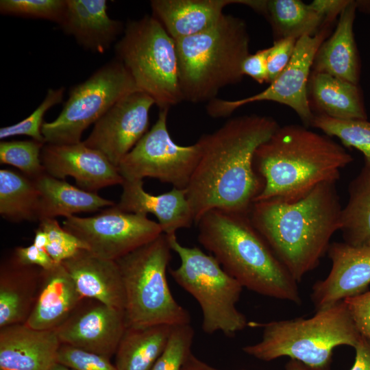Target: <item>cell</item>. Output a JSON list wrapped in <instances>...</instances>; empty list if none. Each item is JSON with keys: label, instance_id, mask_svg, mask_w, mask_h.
Masks as SVG:
<instances>
[{"label": "cell", "instance_id": "obj_1", "mask_svg": "<svg viewBox=\"0 0 370 370\" xmlns=\"http://www.w3.org/2000/svg\"><path fill=\"white\" fill-rule=\"evenodd\" d=\"M279 126L271 117L245 115L200 137L201 157L186 188L195 223L214 209L249 214L264 186L255 152Z\"/></svg>", "mask_w": 370, "mask_h": 370}, {"label": "cell", "instance_id": "obj_2", "mask_svg": "<svg viewBox=\"0 0 370 370\" xmlns=\"http://www.w3.org/2000/svg\"><path fill=\"white\" fill-rule=\"evenodd\" d=\"M336 183H322L295 202L256 201L249 212L254 227L297 282L319 265L340 230Z\"/></svg>", "mask_w": 370, "mask_h": 370}, {"label": "cell", "instance_id": "obj_3", "mask_svg": "<svg viewBox=\"0 0 370 370\" xmlns=\"http://www.w3.org/2000/svg\"><path fill=\"white\" fill-rule=\"evenodd\" d=\"M353 161L330 136L304 125L279 126L256 149L254 166L264 186L255 201L295 202L324 182H336Z\"/></svg>", "mask_w": 370, "mask_h": 370}, {"label": "cell", "instance_id": "obj_4", "mask_svg": "<svg viewBox=\"0 0 370 370\" xmlns=\"http://www.w3.org/2000/svg\"><path fill=\"white\" fill-rule=\"evenodd\" d=\"M196 224L199 243L243 288L301 303L297 281L254 227L249 214L214 209Z\"/></svg>", "mask_w": 370, "mask_h": 370}, {"label": "cell", "instance_id": "obj_5", "mask_svg": "<svg viewBox=\"0 0 370 370\" xmlns=\"http://www.w3.org/2000/svg\"><path fill=\"white\" fill-rule=\"evenodd\" d=\"M175 41L183 101H210L242 80V64L250 54L244 20L223 14L210 28Z\"/></svg>", "mask_w": 370, "mask_h": 370}, {"label": "cell", "instance_id": "obj_6", "mask_svg": "<svg viewBox=\"0 0 370 370\" xmlns=\"http://www.w3.org/2000/svg\"><path fill=\"white\" fill-rule=\"evenodd\" d=\"M261 340L243 347L256 359L269 362L287 356L301 362L308 370H329L335 347H354L362 335L345 301L317 310L314 316L259 324Z\"/></svg>", "mask_w": 370, "mask_h": 370}, {"label": "cell", "instance_id": "obj_7", "mask_svg": "<svg viewBox=\"0 0 370 370\" xmlns=\"http://www.w3.org/2000/svg\"><path fill=\"white\" fill-rule=\"evenodd\" d=\"M171 250L162 233L115 260L125 294L126 327L190 324L189 312L175 299L168 284Z\"/></svg>", "mask_w": 370, "mask_h": 370}, {"label": "cell", "instance_id": "obj_8", "mask_svg": "<svg viewBox=\"0 0 370 370\" xmlns=\"http://www.w3.org/2000/svg\"><path fill=\"white\" fill-rule=\"evenodd\" d=\"M114 51L138 89L149 95L160 110L183 101L175 41L156 17L146 15L128 21Z\"/></svg>", "mask_w": 370, "mask_h": 370}, {"label": "cell", "instance_id": "obj_9", "mask_svg": "<svg viewBox=\"0 0 370 370\" xmlns=\"http://www.w3.org/2000/svg\"><path fill=\"white\" fill-rule=\"evenodd\" d=\"M180 264L170 269L174 280L198 302L202 312V330L208 334L222 332L233 337L249 324L236 308L243 286L229 275L212 255L197 247L182 245L176 234L166 235Z\"/></svg>", "mask_w": 370, "mask_h": 370}, {"label": "cell", "instance_id": "obj_10", "mask_svg": "<svg viewBox=\"0 0 370 370\" xmlns=\"http://www.w3.org/2000/svg\"><path fill=\"white\" fill-rule=\"evenodd\" d=\"M140 91L132 77L116 58L107 62L84 82L73 86L60 114L44 122L46 143L75 144L90 125L95 124L125 95Z\"/></svg>", "mask_w": 370, "mask_h": 370}, {"label": "cell", "instance_id": "obj_11", "mask_svg": "<svg viewBox=\"0 0 370 370\" xmlns=\"http://www.w3.org/2000/svg\"><path fill=\"white\" fill-rule=\"evenodd\" d=\"M169 110H160L158 119L121 160L117 169L124 180L151 177L173 187L186 189L197 165L201 148L197 141L182 146L167 129Z\"/></svg>", "mask_w": 370, "mask_h": 370}, {"label": "cell", "instance_id": "obj_12", "mask_svg": "<svg viewBox=\"0 0 370 370\" xmlns=\"http://www.w3.org/2000/svg\"><path fill=\"white\" fill-rule=\"evenodd\" d=\"M332 24L326 23L313 36L299 38L291 61L281 74L264 90L238 100L215 98L210 101L206 112L212 118L227 117L240 107L258 101H273L292 108L306 127L311 126L314 114L308 98V84L316 53L330 36Z\"/></svg>", "mask_w": 370, "mask_h": 370}, {"label": "cell", "instance_id": "obj_13", "mask_svg": "<svg viewBox=\"0 0 370 370\" xmlns=\"http://www.w3.org/2000/svg\"><path fill=\"white\" fill-rule=\"evenodd\" d=\"M63 228L79 238L92 254L116 260L152 241L162 230L147 215L124 212L116 204L88 217L71 216Z\"/></svg>", "mask_w": 370, "mask_h": 370}, {"label": "cell", "instance_id": "obj_14", "mask_svg": "<svg viewBox=\"0 0 370 370\" xmlns=\"http://www.w3.org/2000/svg\"><path fill=\"white\" fill-rule=\"evenodd\" d=\"M154 100L142 91L131 92L110 108L95 124L86 146L103 153L117 167L147 132Z\"/></svg>", "mask_w": 370, "mask_h": 370}, {"label": "cell", "instance_id": "obj_15", "mask_svg": "<svg viewBox=\"0 0 370 370\" xmlns=\"http://www.w3.org/2000/svg\"><path fill=\"white\" fill-rule=\"evenodd\" d=\"M125 328V310L84 298L55 331L62 344L111 358Z\"/></svg>", "mask_w": 370, "mask_h": 370}, {"label": "cell", "instance_id": "obj_16", "mask_svg": "<svg viewBox=\"0 0 370 370\" xmlns=\"http://www.w3.org/2000/svg\"><path fill=\"white\" fill-rule=\"evenodd\" d=\"M40 158L47 174L63 180L72 177L77 187L88 192L121 185L124 181L116 166L82 141L75 144L45 143Z\"/></svg>", "mask_w": 370, "mask_h": 370}, {"label": "cell", "instance_id": "obj_17", "mask_svg": "<svg viewBox=\"0 0 370 370\" xmlns=\"http://www.w3.org/2000/svg\"><path fill=\"white\" fill-rule=\"evenodd\" d=\"M327 253L332 262L331 270L324 280L314 284L310 295L316 310L361 294L370 284V246L334 242L330 243Z\"/></svg>", "mask_w": 370, "mask_h": 370}, {"label": "cell", "instance_id": "obj_18", "mask_svg": "<svg viewBox=\"0 0 370 370\" xmlns=\"http://www.w3.org/2000/svg\"><path fill=\"white\" fill-rule=\"evenodd\" d=\"M61 342L55 330L25 323L0 328V370H49L57 362Z\"/></svg>", "mask_w": 370, "mask_h": 370}, {"label": "cell", "instance_id": "obj_19", "mask_svg": "<svg viewBox=\"0 0 370 370\" xmlns=\"http://www.w3.org/2000/svg\"><path fill=\"white\" fill-rule=\"evenodd\" d=\"M121 186L116 206L127 212L155 215L164 234H174L195 223L186 189L173 187L169 192L152 195L144 190L143 180H124Z\"/></svg>", "mask_w": 370, "mask_h": 370}, {"label": "cell", "instance_id": "obj_20", "mask_svg": "<svg viewBox=\"0 0 370 370\" xmlns=\"http://www.w3.org/2000/svg\"><path fill=\"white\" fill-rule=\"evenodd\" d=\"M66 1V11L59 26L84 49L103 53L124 31L121 21L109 16L106 0Z\"/></svg>", "mask_w": 370, "mask_h": 370}, {"label": "cell", "instance_id": "obj_21", "mask_svg": "<svg viewBox=\"0 0 370 370\" xmlns=\"http://www.w3.org/2000/svg\"><path fill=\"white\" fill-rule=\"evenodd\" d=\"M61 264L84 298L125 310V290L115 260L101 258L82 249Z\"/></svg>", "mask_w": 370, "mask_h": 370}, {"label": "cell", "instance_id": "obj_22", "mask_svg": "<svg viewBox=\"0 0 370 370\" xmlns=\"http://www.w3.org/2000/svg\"><path fill=\"white\" fill-rule=\"evenodd\" d=\"M83 299L62 264L42 269L36 300L25 324L36 330H55Z\"/></svg>", "mask_w": 370, "mask_h": 370}, {"label": "cell", "instance_id": "obj_23", "mask_svg": "<svg viewBox=\"0 0 370 370\" xmlns=\"http://www.w3.org/2000/svg\"><path fill=\"white\" fill-rule=\"evenodd\" d=\"M357 1H352L339 16L334 33L319 47L312 72L329 74L358 84L360 63L354 34Z\"/></svg>", "mask_w": 370, "mask_h": 370}, {"label": "cell", "instance_id": "obj_24", "mask_svg": "<svg viewBox=\"0 0 370 370\" xmlns=\"http://www.w3.org/2000/svg\"><path fill=\"white\" fill-rule=\"evenodd\" d=\"M244 0H152L153 16L175 40L201 33L212 27L230 4Z\"/></svg>", "mask_w": 370, "mask_h": 370}, {"label": "cell", "instance_id": "obj_25", "mask_svg": "<svg viewBox=\"0 0 370 370\" xmlns=\"http://www.w3.org/2000/svg\"><path fill=\"white\" fill-rule=\"evenodd\" d=\"M42 269L10 256L0 267V328L25 323L37 295Z\"/></svg>", "mask_w": 370, "mask_h": 370}, {"label": "cell", "instance_id": "obj_26", "mask_svg": "<svg viewBox=\"0 0 370 370\" xmlns=\"http://www.w3.org/2000/svg\"><path fill=\"white\" fill-rule=\"evenodd\" d=\"M308 98L314 114L336 119H367L362 91L354 84L329 74L311 72Z\"/></svg>", "mask_w": 370, "mask_h": 370}, {"label": "cell", "instance_id": "obj_27", "mask_svg": "<svg viewBox=\"0 0 370 370\" xmlns=\"http://www.w3.org/2000/svg\"><path fill=\"white\" fill-rule=\"evenodd\" d=\"M39 191V221L41 219L65 218L82 212H92L116 204L45 173L33 180Z\"/></svg>", "mask_w": 370, "mask_h": 370}, {"label": "cell", "instance_id": "obj_28", "mask_svg": "<svg viewBox=\"0 0 370 370\" xmlns=\"http://www.w3.org/2000/svg\"><path fill=\"white\" fill-rule=\"evenodd\" d=\"M245 5L267 18L274 40L313 36L325 24L309 4L300 0H245Z\"/></svg>", "mask_w": 370, "mask_h": 370}, {"label": "cell", "instance_id": "obj_29", "mask_svg": "<svg viewBox=\"0 0 370 370\" xmlns=\"http://www.w3.org/2000/svg\"><path fill=\"white\" fill-rule=\"evenodd\" d=\"M173 327H126L114 354L117 370H151L165 349Z\"/></svg>", "mask_w": 370, "mask_h": 370}, {"label": "cell", "instance_id": "obj_30", "mask_svg": "<svg viewBox=\"0 0 370 370\" xmlns=\"http://www.w3.org/2000/svg\"><path fill=\"white\" fill-rule=\"evenodd\" d=\"M349 198L342 208L340 230L344 242L370 246V164L365 163L348 187Z\"/></svg>", "mask_w": 370, "mask_h": 370}, {"label": "cell", "instance_id": "obj_31", "mask_svg": "<svg viewBox=\"0 0 370 370\" xmlns=\"http://www.w3.org/2000/svg\"><path fill=\"white\" fill-rule=\"evenodd\" d=\"M40 194L33 180L11 169L0 170V214L19 223L39 221Z\"/></svg>", "mask_w": 370, "mask_h": 370}, {"label": "cell", "instance_id": "obj_32", "mask_svg": "<svg viewBox=\"0 0 370 370\" xmlns=\"http://www.w3.org/2000/svg\"><path fill=\"white\" fill-rule=\"evenodd\" d=\"M312 127L321 130L328 136L338 138L343 145L362 153L365 162L370 164V122L362 119H336L314 114Z\"/></svg>", "mask_w": 370, "mask_h": 370}, {"label": "cell", "instance_id": "obj_33", "mask_svg": "<svg viewBox=\"0 0 370 370\" xmlns=\"http://www.w3.org/2000/svg\"><path fill=\"white\" fill-rule=\"evenodd\" d=\"M45 143L33 139L27 140H1L0 162L19 169L27 177L35 180L45 172L40 155Z\"/></svg>", "mask_w": 370, "mask_h": 370}, {"label": "cell", "instance_id": "obj_34", "mask_svg": "<svg viewBox=\"0 0 370 370\" xmlns=\"http://www.w3.org/2000/svg\"><path fill=\"white\" fill-rule=\"evenodd\" d=\"M66 7V0H1L0 13L27 18L62 22Z\"/></svg>", "mask_w": 370, "mask_h": 370}, {"label": "cell", "instance_id": "obj_35", "mask_svg": "<svg viewBox=\"0 0 370 370\" xmlns=\"http://www.w3.org/2000/svg\"><path fill=\"white\" fill-rule=\"evenodd\" d=\"M64 92L65 88L63 86L56 89L49 88L42 103L27 117L17 123L0 129V139L25 135L46 143L42 134L43 117L51 108L62 102Z\"/></svg>", "mask_w": 370, "mask_h": 370}, {"label": "cell", "instance_id": "obj_36", "mask_svg": "<svg viewBox=\"0 0 370 370\" xmlns=\"http://www.w3.org/2000/svg\"><path fill=\"white\" fill-rule=\"evenodd\" d=\"M194 335L190 324L174 326L165 349L151 370H182L192 354Z\"/></svg>", "mask_w": 370, "mask_h": 370}, {"label": "cell", "instance_id": "obj_37", "mask_svg": "<svg viewBox=\"0 0 370 370\" xmlns=\"http://www.w3.org/2000/svg\"><path fill=\"white\" fill-rule=\"evenodd\" d=\"M39 223L46 233L48 243L45 250L56 264L73 257L87 247L76 236L65 230L56 219H41Z\"/></svg>", "mask_w": 370, "mask_h": 370}, {"label": "cell", "instance_id": "obj_38", "mask_svg": "<svg viewBox=\"0 0 370 370\" xmlns=\"http://www.w3.org/2000/svg\"><path fill=\"white\" fill-rule=\"evenodd\" d=\"M57 362L74 370H117L110 358L62 343Z\"/></svg>", "mask_w": 370, "mask_h": 370}, {"label": "cell", "instance_id": "obj_39", "mask_svg": "<svg viewBox=\"0 0 370 370\" xmlns=\"http://www.w3.org/2000/svg\"><path fill=\"white\" fill-rule=\"evenodd\" d=\"M297 39L288 38L274 40L267 58L268 83L273 82L287 66L293 55Z\"/></svg>", "mask_w": 370, "mask_h": 370}, {"label": "cell", "instance_id": "obj_40", "mask_svg": "<svg viewBox=\"0 0 370 370\" xmlns=\"http://www.w3.org/2000/svg\"><path fill=\"white\" fill-rule=\"evenodd\" d=\"M344 301L358 330L370 341V291Z\"/></svg>", "mask_w": 370, "mask_h": 370}, {"label": "cell", "instance_id": "obj_41", "mask_svg": "<svg viewBox=\"0 0 370 370\" xmlns=\"http://www.w3.org/2000/svg\"><path fill=\"white\" fill-rule=\"evenodd\" d=\"M13 256L21 264L36 266L43 270H49L58 264L54 262L45 249L32 244L27 247H17Z\"/></svg>", "mask_w": 370, "mask_h": 370}, {"label": "cell", "instance_id": "obj_42", "mask_svg": "<svg viewBox=\"0 0 370 370\" xmlns=\"http://www.w3.org/2000/svg\"><path fill=\"white\" fill-rule=\"evenodd\" d=\"M269 47L249 54L243 61L242 72L259 84L268 83L267 58Z\"/></svg>", "mask_w": 370, "mask_h": 370}, {"label": "cell", "instance_id": "obj_43", "mask_svg": "<svg viewBox=\"0 0 370 370\" xmlns=\"http://www.w3.org/2000/svg\"><path fill=\"white\" fill-rule=\"evenodd\" d=\"M349 2L350 0H314L309 5L325 23L332 24Z\"/></svg>", "mask_w": 370, "mask_h": 370}, {"label": "cell", "instance_id": "obj_44", "mask_svg": "<svg viewBox=\"0 0 370 370\" xmlns=\"http://www.w3.org/2000/svg\"><path fill=\"white\" fill-rule=\"evenodd\" d=\"M354 348L355 360L350 370H370V341L362 336Z\"/></svg>", "mask_w": 370, "mask_h": 370}, {"label": "cell", "instance_id": "obj_45", "mask_svg": "<svg viewBox=\"0 0 370 370\" xmlns=\"http://www.w3.org/2000/svg\"><path fill=\"white\" fill-rule=\"evenodd\" d=\"M182 370H221L215 368L191 354L186 361Z\"/></svg>", "mask_w": 370, "mask_h": 370}, {"label": "cell", "instance_id": "obj_46", "mask_svg": "<svg viewBox=\"0 0 370 370\" xmlns=\"http://www.w3.org/2000/svg\"><path fill=\"white\" fill-rule=\"evenodd\" d=\"M47 243L48 239L45 232L38 226L35 231L32 244L40 249H45Z\"/></svg>", "mask_w": 370, "mask_h": 370}, {"label": "cell", "instance_id": "obj_47", "mask_svg": "<svg viewBox=\"0 0 370 370\" xmlns=\"http://www.w3.org/2000/svg\"><path fill=\"white\" fill-rule=\"evenodd\" d=\"M286 370H308V369L300 362L291 359L286 366Z\"/></svg>", "mask_w": 370, "mask_h": 370}, {"label": "cell", "instance_id": "obj_48", "mask_svg": "<svg viewBox=\"0 0 370 370\" xmlns=\"http://www.w3.org/2000/svg\"><path fill=\"white\" fill-rule=\"evenodd\" d=\"M358 9L370 14V1H357Z\"/></svg>", "mask_w": 370, "mask_h": 370}, {"label": "cell", "instance_id": "obj_49", "mask_svg": "<svg viewBox=\"0 0 370 370\" xmlns=\"http://www.w3.org/2000/svg\"><path fill=\"white\" fill-rule=\"evenodd\" d=\"M49 370H74L64 365L56 362Z\"/></svg>", "mask_w": 370, "mask_h": 370}]
</instances>
